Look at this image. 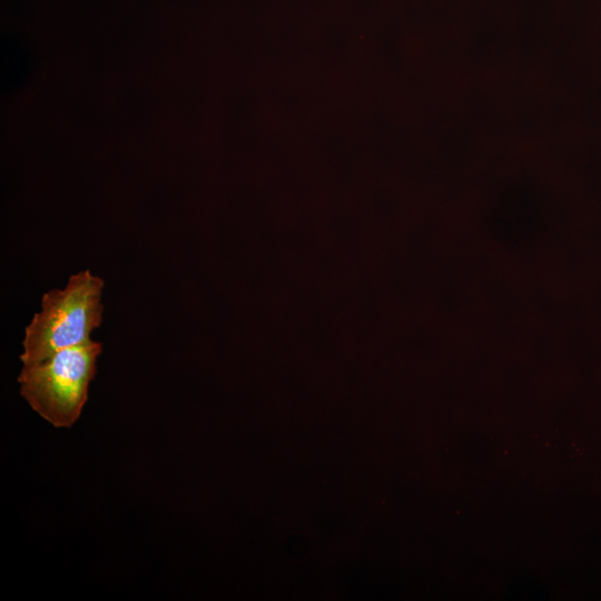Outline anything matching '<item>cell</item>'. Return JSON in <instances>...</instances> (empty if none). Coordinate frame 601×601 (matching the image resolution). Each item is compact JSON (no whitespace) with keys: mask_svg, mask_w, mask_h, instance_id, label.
Returning <instances> with one entry per match:
<instances>
[{"mask_svg":"<svg viewBox=\"0 0 601 601\" xmlns=\"http://www.w3.org/2000/svg\"><path fill=\"white\" fill-rule=\"evenodd\" d=\"M104 279L89 269L72 274L63 288L43 294L24 328L22 365L40 363L65 348L89 343L104 317Z\"/></svg>","mask_w":601,"mask_h":601,"instance_id":"cell-1","label":"cell"},{"mask_svg":"<svg viewBox=\"0 0 601 601\" xmlns=\"http://www.w3.org/2000/svg\"><path fill=\"white\" fill-rule=\"evenodd\" d=\"M102 344L90 341L49 358L22 365L20 394L31 408L56 427H70L80 416L96 374Z\"/></svg>","mask_w":601,"mask_h":601,"instance_id":"cell-2","label":"cell"}]
</instances>
